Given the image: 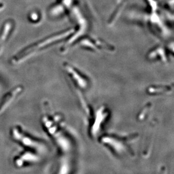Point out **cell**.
<instances>
[{
  "label": "cell",
  "instance_id": "obj_1",
  "mask_svg": "<svg viewBox=\"0 0 174 174\" xmlns=\"http://www.w3.org/2000/svg\"><path fill=\"white\" fill-rule=\"evenodd\" d=\"M11 30L12 28L11 23H7L5 25V28L2 29V31L0 34V52L2 51L4 45L7 43V41L10 37Z\"/></svg>",
  "mask_w": 174,
  "mask_h": 174
}]
</instances>
